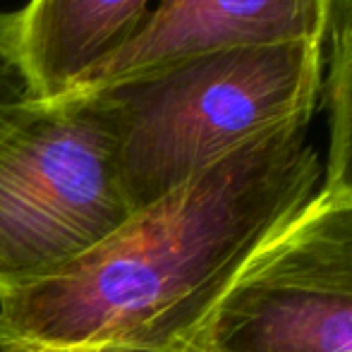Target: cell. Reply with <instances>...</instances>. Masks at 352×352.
Here are the masks:
<instances>
[{"instance_id": "ba28073f", "label": "cell", "mask_w": 352, "mask_h": 352, "mask_svg": "<svg viewBox=\"0 0 352 352\" xmlns=\"http://www.w3.org/2000/svg\"><path fill=\"white\" fill-rule=\"evenodd\" d=\"M36 101L17 43V12L0 10V137Z\"/></svg>"}, {"instance_id": "30bf717a", "label": "cell", "mask_w": 352, "mask_h": 352, "mask_svg": "<svg viewBox=\"0 0 352 352\" xmlns=\"http://www.w3.org/2000/svg\"><path fill=\"white\" fill-rule=\"evenodd\" d=\"M343 60H352V29L350 32H345L338 41L331 43L329 65H333V63H343Z\"/></svg>"}, {"instance_id": "8992f818", "label": "cell", "mask_w": 352, "mask_h": 352, "mask_svg": "<svg viewBox=\"0 0 352 352\" xmlns=\"http://www.w3.org/2000/svg\"><path fill=\"white\" fill-rule=\"evenodd\" d=\"M17 43L36 101L84 87L146 22L151 0H27Z\"/></svg>"}, {"instance_id": "9c48e42d", "label": "cell", "mask_w": 352, "mask_h": 352, "mask_svg": "<svg viewBox=\"0 0 352 352\" xmlns=\"http://www.w3.org/2000/svg\"><path fill=\"white\" fill-rule=\"evenodd\" d=\"M331 5V22H329V38L331 43L338 41L345 32L352 29V0H329Z\"/></svg>"}, {"instance_id": "6da1fadb", "label": "cell", "mask_w": 352, "mask_h": 352, "mask_svg": "<svg viewBox=\"0 0 352 352\" xmlns=\"http://www.w3.org/2000/svg\"><path fill=\"white\" fill-rule=\"evenodd\" d=\"M309 120L226 153L53 278L0 297V345L190 352L247 261L321 190Z\"/></svg>"}, {"instance_id": "3957f363", "label": "cell", "mask_w": 352, "mask_h": 352, "mask_svg": "<svg viewBox=\"0 0 352 352\" xmlns=\"http://www.w3.org/2000/svg\"><path fill=\"white\" fill-rule=\"evenodd\" d=\"M132 213L111 94L34 101L0 137V297L65 271Z\"/></svg>"}, {"instance_id": "277c9868", "label": "cell", "mask_w": 352, "mask_h": 352, "mask_svg": "<svg viewBox=\"0 0 352 352\" xmlns=\"http://www.w3.org/2000/svg\"><path fill=\"white\" fill-rule=\"evenodd\" d=\"M190 352H352V195L319 190L247 261Z\"/></svg>"}, {"instance_id": "52a82bcc", "label": "cell", "mask_w": 352, "mask_h": 352, "mask_svg": "<svg viewBox=\"0 0 352 352\" xmlns=\"http://www.w3.org/2000/svg\"><path fill=\"white\" fill-rule=\"evenodd\" d=\"M324 91L329 101L331 140L321 190L352 195V60L329 65Z\"/></svg>"}, {"instance_id": "7a4b0ae2", "label": "cell", "mask_w": 352, "mask_h": 352, "mask_svg": "<svg viewBox=\"0 0 352 352\" xmlns=\"http://www.w3.org/2000/svg\"><path fill=\"white\" fill-rule=\"evenodd\" d=\"M120 170L140 211L254 137L311 120L324 43H274L185 58L113 89Z\"/></svg>"}, {"instance_id": "8fae6325", "label": "cell", "mask_w": 352, "mask_h": 352, "mask_svg": "<svg viewBox=\"0 0 352 352\" xmlns=\"http://www.w3.org/2000/svg\"><path fill=\"white\" fill-rule=\"evenodd\" d=\"M0 352H89V350H63V348H36V345H0Z\"/></svg>"}, {"instance_id": "5b68a950", "label": "cell", "mask_w": 352, "mask_h": 352, "mask_svg": "<svg viewBox=\"0 0 352 352\" xmlns=\"http://www.w3.org/2000/svg\"><path fill=\"white\" fill-rule=\"evenodd\" d=\"M329 0H158L140 32L79 89H113L185 58L274 43H326Z\"/></svg>"}]
</instances>
